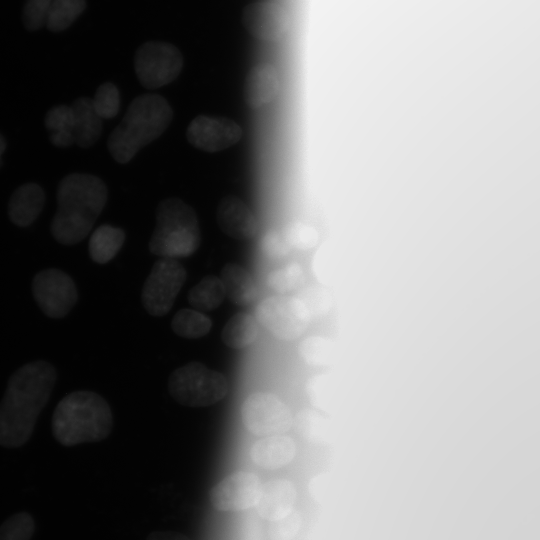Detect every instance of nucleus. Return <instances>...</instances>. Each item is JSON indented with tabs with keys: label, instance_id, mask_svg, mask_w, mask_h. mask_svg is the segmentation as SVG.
Returning a JSON list of instances; mask_svg holds the SVG:
<instances>
[{
	"label": "nucleus",
	"instance_id": "f257e3e1",
	"mask_svg": "<svg viewBox=\"0 0 540 540\" xmlns=\"http://www.w3.org/2000/svg\"><path fill=\"white\" fill-rule=\"evenodd\" d=\"M55 380V369L46 361L27 363L10 377L0 403V445L19 447L28 441Z\"/></svg>",
	"mask_w": 540,
	"mask_h": 540
},
{
	"label": "nucleus",
	"instance_id": "f03ea898",
	"mask_svg": "<svg viewBox=\"0 0 540 540\" xmlns=\"http://www.w3.org/2000/svg\"><path fill=\"white\" fill-rule=\"evenodd\" d=\"M108 199L105 183L97 176L72 173L58 185V208L51 223L53 237L61 244L73 245L91 231Z\"/></svg>",
	"mask_w": 540,
	"mask_h": 540
},
{
	"label": "nucleus",
	"instance_id": "7ed1b4c3",
	"mask_svg": "<svg viewBox=\"0 0 540 540\" xmlns=\"http://www.w3.org/2000/svg\"><path fill=\"white\" fill-rule=\"evenodd\" d=\"M113 417L106 400L91 391L66 395L52 417L54 437L64 446L97 442L111 432Z\"/></svg>",
	"mask_w": 540,
	"mask_h": 540
},
{
	"label": "nucleus",
	"instance_id": "20e7f679",
	"mask_svg": "<svg viewBox=\"0 0 540 540\" xmlns=\"http://www.w3.org/2000/svg\"><path fill=\"white\" fill-rule=\"evenodd\" d=\"M172 118V108L162 96L145 94L136 97L109 137L111 155L121 164L128 163L141 148L167 129Z\"/></svg>",
	"mask_w": 540,
	"mask_h": 540
},
{
	"label": "nucleus",
	"instance_id": "39448f33",
	"mask_svg": "<svg viewBox=\"0 0 540 540\" xmlns=\"http://www.w3.org/2000/svg\"><path fill=\"white\" fill-rule=\"evenodd\" d=\"M200 243V229L194 209L179 198L161 201L156 226L149 242L150 251L163 258L187 257Z\"/></svg>",
	"mask_w": 540,
	"mask_h": 540
},
{
	"label": "nucleus",
	"instance_id": "423d86ee",
	"mask_svg": "<svg viewBox=\"0 0 540 540\" xmlns=\"http://www.w3.org/2000/svg\"><path fill=\"white\" fill-rule=\"evenodd\" d=\"M170 395L187 406H208L224 399L229 391L226 376L201 363H189L176 369L168 382Z\"/></svg>",
	"mask_w": 540,
	"mask_h": 540
},
{
	"label": "nucleus",
	"instance_id": "0eeeda50",
	"mask_svg": "<svg viewBox=\"0 0 540 540\" xmlns=\"http://www.w3.org/2000/svg\"><path fill=\"white\" fill-rule=\"evenodd\" d=\"M183 67V56L173 44L148 41L141 45L134 56L138 80L149 89H156L174 81Z\"/></svg>",
	"mask_w": 540,
	"mask_h": 540
},
{
	"label": "nucleus",
	"instance_id": "6e6552de",
	"mask_svg": "<svg viewBox=\"0 0 540 540\" xmlns=\"http://www.w3.org/2000/svg\"><path fill=\"white\" fill-rule=\"evenodd\" d=\"M255 318L275 338L293 341L306 331L310 316L300 300L273 295L258 304Z\"/></svg>",
	"mask_w": 540,
	"mask_h": 540
},
{
	"label": "nucleus",
	"instance_id": "1a4fd4ad",
	"mask_svg": "<svg viewBox=\"0 0 540 540\" xmlns=\"http://www.w3.org/2000/svg\"><path fill=\"white\" fill-rule=\"evenodd\" d=\"M241 418L250 433L262 437L285 433L293 422L289 406L270 392L249 395L242 404Z\"/></svg>",
	"mask_w": 540,
	"mask_h": 540
},
{
	"label": "nucleus",
	"instance_id": "9d476101",
	"mask_svg": "<svg viewBox=\"0 0 540 540\" xmlns=\"http://www.w3.org/2000/svg\"><path fill=\"white\" fill-rule=\"evenodd\" d=\"M186 280L185 268L176 260L162 258L155 262L142 289V303L153 316H162L172 307Z\"/></svg>",
	"mask_w": 540,
	"mask_h": 540
},
{
	"label": "nucleus",
	"instance_id": "9b49d317",
	"mask_svg": "<svg viewBox=\"0 0 540 540\" xmlns=\"http://www.w3.org/2000/svg\"><path fill=\"white\" fill-rule=\"evenodd\" d=\"M264 484L251 471H237L224 477L210 492L212 506L222 512L246 511L260 503Z\"/></svg>",
	"mask_w": 540,
	"mask_h": 540
},
{
	"label": "nucleus",
	"instance_id": "f8f14e48",
	"mask_svg": "<svg viewBox=\"0 0 540 540\" xmlns=\"http://www.w3.org/2000/svg\"><path fill=\"white\" fill-rule=\"evenodd\" d=\"M34 298L41 310L49 317L67 315L77 302V288L65 272L49 268L37 273L32 282Z\"/></svg>",
	"mask_w": 540,
	"mask_h": 540
},
{
	"label": "nucleus",
	"instance_id": "ddd939ff",
	"mask_svg": "<svg viewBox=\"0 0 540 540\" xmlns=\"http://www.w3.org/2000/svg\"><path fill=\"white\" fill-rule=\"evenodd\" d=\"M243 136L241 126L229 118L200 115L194 118L188 129L189 142L198 149L217 152L238 143Z\"/></svg>",
	"mask_w": 540,
	"mask_h": 540
},
{
	"label": "nucleus",
	"instance_id": "4468645a",
	"mask_svg": "<svg viewBox=\"0 0 540 540\" xmlns=\"http://www.w3.org/2000/svg\"><path fill=\"white\" fill-rule=\"evenodd\" d=\"M296 441L284 433L263 436L250 447L249 456L257 467L276 471L289 466L297 455Z\"/></svg>",
	"mask_w": 540,
	"mask_h": 540
},
{
	"label": "nucleus",
	"instance_id": "2eb2a0df",
	"mask_svg": "<svg viewBox=\"0 0 540 540\" xmlns=\"http://www.w3.org/2000/svg\"><path fill=\"white\" fill-rule=\"evenodd\" d=\"M217 221L224 233L239 240L251 239L258 231L255 214L235 196L221 199L217 208Z\"/></svg>",
	"mask_w": 540,
	"mask_h": 540
},
{
	"label": "nucleus",
	"instance_id": "dca6fc26",
	"mask_svg": "<svg viewBox=\"0 0 540 540\" xmlns=\"http://www.w3.org/2000/svg\"><path fill=\"white\" fill-rule=\"evenodd\" d=\"M281 81L277 69L268 63L254 66L245 82V100L255 110L270 105L280 92Z\"/></svg>",
	"mask_w": 540,
	"mask_h": 540
},
{
	"label": "nucleus",
	"instance_id": "f3484780",
	"mask_svg": "<svg viewBox=\"0 0 540 540\" xmlns=\"http://www.w3.org/2000/svg\"><path fill=\"white\" fill-rule=\"evenodd\" d=\"M296 498V488L289 479H273L264 484L262 497L257 507L263 517L277 522L293 512Z\"/></svg>",
	"mask_w": 540,
	"mask_h": 540
},
{
	"label": "nucleus",
	"instance_id": "a211bd4d",
	"mask_svg": "<svg viewBox=\"0 0 540 540\" xmlns=\"http://www.w3.org/2000/svg\"><path fill=\"white\" fill-rule=\"evenodd\" d=\"M45 193L40 185L29 182L19 186L8 203L10 220L19 227L31 225L43 210Z\"/></svg>",
	"mask_w": 540,
	"mask_h": 540
},
{
	"label": "nucleus",
	"instance_id": "6ab92c4d",
	"mask_svg": "<svg viewBox=\"0 0 540 540\" xmlns=\"http://www.w3.org/2000/svg\"><path fill=\"white\" fill-rule=\"evenodd\" d=\"M220 279L226 296L237 305L252 303L258 296V285L250 272L234 263L226 264Z\"/></svg>",
	"mask_w": 540,
	"mask_h": 540
},
{
	"label": "nucleus",
	"instance_id": "aec40b11",
	"mask_svg": "<svg viewBox=\"0 0 540 540\" xmlns=\"http://www.w3.org/2000/svg\"><path fill=\"white\" fill-rule=\"evenodd\" d=\"M74 113V140L82 147L95 144L102 132V118L93 107L92 99L81 97L72 104Z\"/></svg>",
	"mask_w": 540,
	"mask_h": 540
},
{
	"label": "nucleus",
	"instance_id": "412c9836",
	"mask_svg": "<svg viewBox=\"0 0 540 540\" xmlns=\"http://www.w3.org/2000/svg\"><path fill=\"white\" fill-rule=\"evenodd\" d=\"M243 23L247 30L259 39L270 40L279 33L280 16L270 3H254L246 7Z\"/></svg>",
	"mask_w": 540,
	"mask_h": 540
},
{
	"label": "nucleus",
	"instance_id": "4be33fe9",
	"mask_svg": "<svg viewBox=\"0 0 540 540\" xmlns=\"http://www.w3.org/2000/svg\"><path fill=\"white\" fill-rule=\"evenodd\" d=\"M259 335V323L249 313L240 312L229 319L222 330L223 342L234 349L252 345Z\"/></svg>",
	"mask_w": 540,
	"mask_h": 540
},
{
	"label": "nucleus",
	"instance_id": "5701e85b",
	"mask_svg": "<svg viewBox=\"0 0 540 540\" xmlns=\"http://www.w3.org/2000/svg\"><path fill=\"white\" fill-rule=\"evenodd\" d=\"M125 241V233L122 229L112 225H102L97 228L89 241V254L99 263L109 262L120 250Z\"/></svg>",
	"mask_w": 540,
	"mask_h": 540
},
{
	"label": "nucleus",
	"instance_id": "b1692460",
	"mask_svg": "<svg viewBox=\"0 0 540 540\" xmlns=\"http://www.w3.org/2000/svg\"><path fill=\"white\" fill-rule=\"evenodd\" d=\"M44 123L53 145L63 148L75 143L74 113L71 106L58 105L52 107L46 113Z\"/></svg>",
	"mask_w": 540,
	"mask_h": 540
},
{
	"label": "nucleus",
	"instance_id": "393cba45",
	"mask_svg": "<svg viewBox=\"0 0 540 540\" xmlns=\"http://www.w3.org/2000/svg\"><path fill=\"white\" fill-rule=\"evenodd\" d=\"M225 296L221 279L207 276L190 290L188 300L192 306L202 311H211L220 306Z\"/></svg>",
	"mask_w": 540,
	"mask_h": 540
},
{
	"label": "nucleus",
	"instance_id": "a878e982",
	"mask_svg": "<svg viewBox=\"0 0 540 540\" xmlns=\"http://www.w3.org/2000/svg\"><path fill=\"white\" fill-rule=\"evenodd\" d=\"M211 320L202 312L192 309H182L172 320L173 331L184 338H200L209 333Z\"/></svg>",
	"mask_w": 540,
	"mask_h": 540
},
{
	"label": "nucleus",
	"instance_id": "bb28decb",
	"mask_svg": "<svg viewBox=\"0 0 540 540\" xmlns=\"http://www.w3.org/2000/svg\"><path fill=\"white\" fill-rule=\"evenodd\" d=\"M86 0H52L46 27L60 32L68 27L84 12Z\"/></svg>",
	"mask_w": 540,
	"mask_h": 540
},
{
	"label": "nucleus",
	"instance_id": "cd10ccee",
	"mask_svg": "<svg viewBox=\"0 0 540 540\" xmlns=\"http://www.w3.org/2000/svg\"><path fill=\"white\" fill-rule=\"evenodd\" d=\"M303 278L304 274L301 266L293 263L271 272L267 283L272 290L282 295L298 287Z\"/></svg>",
	"mask_w": 540,
	"mask_h": 540
},
{
	"label": "nucleus",
	"instance_id": "c85d7f7f",
	"mask_svg": "<svg viewBox=\"0 0 540 540\" xmlns=\"http://www.w3.org/2000/svg\"><path fill=\"white\" fill-rule=\"evenodd\" d=\"M93 107L102 118L114 117L120 108V93L117 86L111 82L100 85L92 99Z\"/></svg>",
	"mask_w": 540,
	"mask_h": 540
},
{
	"label": "nucleus",
	"instance_id": "c756f323",
	"mask_svg": "<svg viewBox=\"0 0 540 540\" xmlns=\"http://www.w3.org/2000/svg\"><path fill=\"white\" fill-rule=\"evenodd\" d=\"M299 353L310 365L321 366L331 360L332 344L323 337L312 336L299 345Z\"/></svg>",
	"mask_w": 540,
	"mask_h": 540
},
{
	"label": "nucleus",
	"instance_id": "7c9ffc66",
	"mask_svg": "<svg viewBox=\"0 0 540 540\" xmlns=\"http://www.w3.org/2000/svg\"><path fill=\"white\" fill-rule=\"evenodd\" d=\"M34 529V520L28 513H17L0 526V540H30Z\"/></svg>",
	"mask_w": 540,
	"mask_h": 540
},
{
	"label": "nucleus",
	"instance_id": "2f4dec72",
	"mask_svg": "<svg viewBox=\"0 0 540 540\" xmlns=\"http://www.w3.org/2000/svg\"><path fill=\"white\" fill-rule=\"evenodd\" d=\"M52 0H26L22 20L28 30H39L46 26Z\"/></svg>",
	"mask_w": 540,
	"mask_h": 540
},
{
	"label": "nucleus",
	"instance_id": "473e14b6",
	"mask_svg": "<svg viewBox=\"0 0 540 540\" xmlns=\"http://www.w3.org/2000/svg\"><path fill=\"white\" fill-rule=\"evenodd\" d=\"M316 231L305 223H295L289 230L287 240L297 248H309L316 241Z\"/></svg>",
	"mask_w": 540,
	"mask_h": 540
},
{
	"label": "nucleus",
	"instance_id": "72a5a7b5",
	"mask_svg": "<svg viewBox=\"0 0 540 540\" xmlns=\"http://www.w3.org/2000/svg\"><path fill=\"white\" fill-rule=\"evenodd\" d=\"M262 251L269 257H280L286 253L284 247V236L281 237L276 232L267 233L261 241Z\"/></svg>",
	"mask_w": 540,
	"mask_h": 540
},
{
	"label": "nucleus",
	"instance_id": "f704fd0d",
	"mask_svg": "<svg viewBox=\"0 0 540 540\" xmlns=\"http://www.w3.org/2000/svg\"><path fill=\"white\" fill-rule=\"evenodd\" d=\"M147 540H191L186 535L169 530H157L151 532Z\"/></svg>",
	"mask_w": 540,
	"mask_h": 540
},
{
	"label": "nucleus",
	"instance_id": "c9c22d12",
	"mask_svg": "<svg viewBox=\"0 0 540 540\" xmlns=\"http://www.w3.org/2000/svg\"><path fill=\"white\" fill-rule=\"evenodd\" d=\"M6 149V141L2 134L0 133V167L2 165V154L4 153Z\"/></svg>",
	"mask_w": 540,
	"mask_h": 540
}]
</instances>
